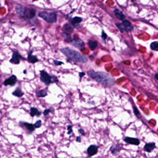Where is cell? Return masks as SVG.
Wrapping results in <instances>:
<instances>
[{
    "mask_svg": "<svg viewBox=\"0 0 158 158\" xmlns=\"http://www.w3.org/2000/svg\"><path fill=\"white\" fill-rule=\"evenodd\" d=\"M87 73L94 80L103 85L113 86L114 84V78L108 73L90 70L87 71Z\"/></svg>",
    "mask_w": 158,
    "mask_h": 158,
    "instance_id": "obj_1",
    "label": "cell"
},
{
    "mask_svg": "<svg viewBox=\"0 0 158 158\" xmlns=\"http://www.w3.org/2000/svg\"><path fill=\"white\" fill-rule=\"evenodd\" d=\"M61 51L66 57L75 62L86 63L88 61L87 57L82 54L79 52L69 47H65L61 49Z\"/></svg>",
    "mask_w": 158,
    "mask_h": 158,
    "instance_id": "obj_2",
    "label": "cell"
},
{
    "mask_svg": "<svg viewBox=\"0 0 158 158\" xmlns=\"http://www.w3.org/2000/svg\"><path fill=\"white\" fill-rule=\"evenodd\" d=\"M16 11L19 16L28 19L33 18L36 15V11L35 9L33 8H23L21 6L16 7Z\"/></svg>",
    "mask_w": 158,
    "mask_h": 158,
    "instance_id": "obj_3",
    "label": "cell"
},
{
    "mask_svg": "<svg viewBox=\"0 0 158 158\" xmlns=\"http://www.w3.org/2000/svg\"><path fill=\"white\" fill-rule=\"evenodd\" d=\"M38 16L48 23H53L57 21V14L55 12L48 13L46 11H43L39 12Z\"/></svg>",
    "mask_w": 158,
    "mask_h": 158,
    "instance_id": "obj_4",
    "label": "cell"
},
{
    "mask_svg": "<svg viewBox=\"0 0 158 158\" xmlns=\"http://www.w3.org/2000/svg\"><path fill=\"white\" fill-rule=\"evenodd\" d=\"M116 26L122 33L132 31L134 28L132 24L130 21L127 20H123L121 23L116 24Z\"/></svg>",
    "mask_w": 158,
    "mask_h": 158,
    "instance_id": "obj_5",
    "label": "cell"
},
{
    "mask_svg": "<svg viewBox=\"0 0 158 158\" xmlns=\"http://www.w3.org/2000/svg\"><path fill=\"white\" fill-rule=\"evenodd\" d=\"M40 80L47 85H49L52 83L58 81L56 77L50 75L44 70L40 71Z\"/></svg>",
    "mask_w": 158,
    "mask_h": 158,
    "instance_id": "obj_6",
    "label": "cell"
},
{
    "mask_svg": "<svg viewBox=\"0 0 158 158\" xmlns=\"http://www.w3.org/2000/svg\"><path fill=\"white\" fill-rule=\"evenodd\" d=\"M69 43L73 47H75L81 50L83 49L85 47V43L82 39L78 38V37H71Z\"/></svg>",
    "mask_w": 158,
    "mask_h": 158,
    "instance_id": "obj_7",
    "label": "cell"
},
{
    "mask_svg": "<svg viewBox=\"0 0 158 158\" xmlns=\"http://www.w3.org/2000/svg\"><path fill=\"white\" fill-rule=\"evenodd\" d=\"M20 126L22 128H25L26 132L28 133L29 134H31L35 130V127H34V124L26 122H20Z\"/></svg>",
    "mask_w": 158,
    "mask_h": 158,
    "instance_id": "obj_8",
    "label": "cell"
},
{
    "mask_svg": "<svg viewBox=\"0 0 158 158\" xmlns=\"http://www.w3.org/2000/svg\"><path fill=\"white\" fill-rule=\"evenodd\" d=\"M69 21L71 24H73L74 27L78 28L80 26L79 23L83 21V19L80 17L76 16L72 18H69Z\"/></svg>",
    "mask_w": 158,
    "mask_h": 158,
    "instance_id": "obj_9",
    "label": "cell"
},
{
    "mask_svg": "<svg viewBox=\"0 0 158 158\" xmlns=\"http://www.w3.org/2000/svg\"><path fill=\"white\" fill-rule=\"evenodd\" d=\"M22 59H23V58L19 53L17 52H14L10 62L14 64L18 65L20 63V60Z\"/></svg>",
    "mask_w": 158,
    "mask_h": 158,
    "instance_id": "obj_10",
    "label": "cell"
},
{
    "mask_svg": "<svg viewBox=\"0 0 158 158\" xmlns=\"http://www.w3.org/2000/svg\"><path fill=\"white\" fill-rule=\"evenodd\" d=\"M98 147L95 145H91L87 149V153L89 157H91L96 155L98 152Z\"/></svg>",
    "mask_w": 158,
    "mask_h": 158,
    "instance_id": "obj_11",
    "label": "cell"
},
{
    "mask_svg": "<svg viewBox=\"0 0 158 158\" xmlns=\"http://www.w3.org/2000/svg\"><path fill=\"white\" fill-rule=\"evenodd\" d=\"M123 140L127 143L133 145L138 146L140 144V140L136 138L126 137Z\"/></svg>",
    "mask_w": 158,
    "mask_h": 158,
    "instance_id": "obj_12",
    "label": "cell"
},
{
    "mask_svg": "<svg viewBox=\"0 0 158 158\" xmlns=\"http://www.w3.org/2000/svg\"><path fill=\"white\" fill-rule=\"evenodd\" d=\"M17 82V78L16 76L12 75L5 80L4 84L5 86H14Z\"/></svg>",
    "mask_w": 158,
    "mask_h": 158,
    "instance_id": "obj_13",
    "label": "cell"
},
{
    "mask_svg": "<svg viewBox=\"0 0 158 158\" xmlns=\"http://www.w3.org/2000/svg\"><path fill=\"white\" fill-rule=\"evenodd\" d=\"M156 148L155 142H149L146 144L144 147V150L148 153H151Z\"/></svg>",
    "mask_w": 158,
    "mask_h": 158,
    "instance_id": "obj_14",
    "label": "cell"
},
{
    "mask_svg": "<svg viewBox=\"0 0 158 158\" xmlns=\"http://www.w3.org/2000/svg\"><path fill=\"white\" fill-rule=\"evenodd\" d=\"M63 34L70 35V34L73 31V27L69 24H65L63 27Z\"/></svg>",
    "mask_w": 158,
    "mask_h": 158,
    "instance_id": "obj_15",
    "label": "cell"
},
{
    "mask_svg": "<svg viewBox=\"0 0 158 158\" xmlns=\"http://www.w3.org/2000/svg\"><path fill=\"white\" fill-rule=\"evenodd\" d=\"M110 150L113 155H117L121 150V146L119 144L116 145H113L110 148Z\"/></svg>",
    "mask_w": 158,
    "mask_h": 158,
    "instance_id": "obj_16",
    "label": "cell"
},
{
    "mask_svg": "<svg viewBox=\"0 0 158 158\" xmlns=\"http://www.w3.org/2000/svg\"><path fill=\"white\" fill-rule=\"evenodd\" d=\"M114 15L118 19L121 21H122L124 19L125 16L122 11L120 10L117 8H116L114 10Z\"/></svg>",
    "mask_w": 158,
    "mask_h": 158,
    "instance_id": "obj_17",
    "label": "cell"
},
{
    "mask_svg": "<svg viewBox=\"0 0 158 158\" xmlns=\"http://www.w3.org/2000/svg\"><path fill=\"white\" fill-rule=\"evenodd\" d=\"M30 116L32 117H34L35 116L37 117H39L41 114V112L39 111V109H37L35 107H32L30 109Z\"/></svg>",
    "mask_w": 158,
    "mask_h": 158,
    "instance_id": "obj_18",
    "label": "cell"
},
{
    "mask_svg": "<svg viewBox=\"0 0 158 158\" xmlns=\"http://www.w3.org/2000/svg\"><path fill=\"white\" fill-rule=\"evenodd\" d=\"M32 53H33V52H31L29 54L28 57V60L29 62L34 64V63L38 62V59H37V58L36 56H35L32 54Z\"/></svg>",
    "mask_w": 158,
    "mask_h": 158,
    "instance_id": "obj_19",
    "label": "cell"
},
{
    "mask_svg": "<svg viewBox=\"0 0 158 158\" xmlns=\"http://www.w3.org/2000/svg\"><path fill=\"white\" fill-rule=\"evenodd\" d=\"M88 45L91 50H94L98 47V42L96 40H90L89 41Z\"/></svg>",
    "mask_w": 158,
    "mask_h": 158,
    "instance_id": "obj_20",
    "label": "cell"
},
{
    "mask_svg": "<svg viewBox=\"0 0 158 158\" xmlns=\"http://www.w3.org/2000/svg\"><path fill=\"white\" fill-rule=\"evenodd\" d=\"M13 96H16L18 97H21L23 96L24 93L21 91V89L20 88H17L15 91L13 92Z\"/></svg>",
    "mask_w": 158,
    "mask_h": 158,
    "instance_id": "obj_21",
    "label": "cell"
},
{
    "mask_svg": "<svg viewBox=\"0 0 158 158\" xmlns=\"http://www.w3.org/2000/svg\"><path fill=\"white\" fill-rule=\"evenodd\" d=\"M36 95L39 97H44L47 95V94L44 90H40L37 92Z\"/></svg>",
    "mask_w": 158,
    "mask_h": 158,
    "instance_id": "obj_22",
    "label": "cell"
},
{
    "mask_svg": "<svg viewBox=\"0 0 158 158\" xmlns=\"http://www.w3.org/2000/svg\"><path fill=\"white\" fill-rule=\"evenodd\" d=\"M151 49L155 51H158V42L157 41L153 42L151 43Z\"/></svg>",
    "mask_w": 158,
    "mask_h": 158,
    "instance_id": "obj_23",
    "label": "cell"
},
{
    "mask_svg": "<svg viewBox=\"0 0 158 158\" xmlns=\"http://www.w3.org/2000/svg\"><path fill=\"white\" fill-rule=\"evenodd\" d=\"M102 39L103 40L105 43H106V40L107 38V35L106 34V33L104 31V30H103L102 31V35H101Z\"/></svg>",
    "mask_w": 158,
    "mask_h": 158,
    "instance_id": "obj_24",
    "label": "cell"
},
{
    "mask_svg": "<svg viewBox=\"0 0 158 158\" xmlns=\"http://www.w3.org/2000/svg\"><path fill=\"white\" fill-rule=\"evenodd\" d=\"M34 127L36 128H39L41 127L42 126V121L41 120H39L37 121L34 124Z\"/></svg>",
    "mask_w": 158,
    "mask_h": 158,
    "instance_id": "obj_25",
    "label": "cell"
},
{
    "mask_svg": "<svg viewBox=\"0 0 158 158\" xmlns=\"http://www.w3.org/2000/svg\"><path fill=\"white\" fill-rule=\"evenodd\" d=\"M133 107L134 112L135 115L136 116H137V117H138L140 114V112L139 111V110L136 107L133 106Z\"/></svg>",
    "mask_w": 158,
    "mask_h": 158,
    "instance_id": "obj_26",
    "label": "cell"
},
{
    "mask_svg": "<svg viewBox=\"0 0 158 158\" xmlns=\"http://www.w3.org/2000/svg\"><path fill=\"white\" fill-rule=\"evenodd\" d=\"M68 133L67 134L70 135L73 132V128H72V126L71 125H68L67 126Z\"/></svg>",
    "mask_w": 158,
    "mask_h": 158,
    "instance_id": "obj_27",
    "label": "cell"
},
{
    "mask_svg": "<svg viewBox=\"0 0 158 158\" xmlns=\"http://www.w3.org/2000/svg\"><path fill=\"white\" fill-rule=\"evenodd\" d=\"M50 112H51L50 109H46V110H45L43 112V114L45 116H47Z\"/></svg>",
    "mask_w": 158,
    "mask_h": 158,
    "instance_id": "obj_28",
    "label": "cell"
},
{
    "mask_svg": "<svg viewBox=\"0 0 158 158\" xmlns=\"http://www.w3.org/2000/svg\"><path fill=\"white\" fill-rule=\"evenodd\" d=\"M78 132L81 135H85V132L84 131V130H83V128H80L78 130Z\"/></svg>",
    "mask_w": 158,
    "mask_h": 158,
    "instance_id": "obj_29",
    "label": "cell"
},
{
    "mask_svg": "<svg viewBox=\"0 0 158 158\" xmlns=\"http://www.w3.org/2000/svg\"><path fill=\"white\" fill-rule=\"evenodd\" d=\"M55 65H60L63 64L64 63L61 62V61H54Z\"/></svg>",
    "mask_w": 158,
    "mask_h": 158,
    "instance_id": "obj_30",
    "label": "cell"
},
{
    "mask_svg": "<svg viewBox=\"0 0 158 158\" xmlns=\"http://www.w3.org/2000/svg\"><path fill=\"white\" fill-rule=\"evenodd\" d=\"M76 141L80 143L81 142V138L80 136H77L76 139Z\"/></svg>",
    "mask_w": 158,
    "mask_h": 158,
    "instance_id": "obj_31",
    "label": "cell"
},
{
    "mask_svg": "<svg viewBox=\"0 0 158 158\" xmlns=\"http://www.w3.org/2000/svg\"><path fill=\"white\" fill-rule=\"evenodd\" d=\"M79 77H80V78H82L84 76H85V73H83V72H82V73H79Z\"/></svg>",
    "mask_w": 158,
    "mask_h": 158,
    "instance_id": "obj_32",
    "label": "cell"
},
{
    "mask_svg": "<svg viewBox=\"0 0 158 158\" xmlns=\"http://www.w3.org/2000/svg\"><path fill=\"white\" fill-rule=\"evenodd\" d=\"M154 78H155L156 80L157 81L158 80V74L156 73L155 75H154Z\"/></svg>",
    "mask_w": 158,
    "mask_h": 158,
    "instance_id": "obj_33",
    "label": "cell"
},
{
    "mask_svg": "<svg viewBox=\"0 0 158 158\" xmlns=\"http://www.w3.org/2000/svg\"><path fill=\"white\" fill-rule=\"evenodd\" d=\"M24 73H25V74H26V70H25V71H24Z\"/></svg>",
    "mask_w": 158,
    "mask_h": 158,
    "instance_id": "obj_34",
    "label": "cell"
}]
</instances>
